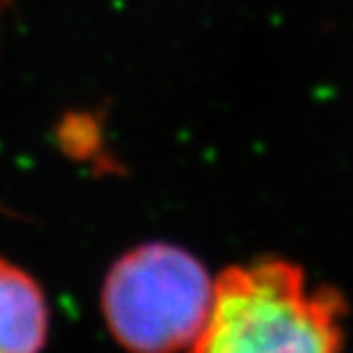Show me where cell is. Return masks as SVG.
Here are the masks:
<instances>
[{
	"label": "cell",
	"instance_id": "cell-1",
	"mask_svg": "<svg viewBox=\"0 0 353 353\" xmlns=\"http://www.w3.org/2000/svg\"><path fill=\"white\" fill-rule=\"evenodd\" d=\"M347 303L299 264L257 259L216 278L214 303L186 353H344Z\"/></svg>",
	"mask_w": 353,
	"mask_h": 353
},
{
	"label": "cell",
	"instance_id": "cell-3",
	"mask_svg": "<svg viewBox=\"0 0 353 353\" xmlns=\"http://www.w3.org/2000/svg\"><path fill=\"white\" fill-rule=\"evenodd\" d=\"M46 335L48 307L41 287L0 257V353H39Z\"/></svg>",
	"mask_w": 353,
	"mask_h": 353
},
{
	"label": "cell",
	"instance_id": "cell-2",
	"mask_svg": "<svg viewBox=\"0 0 353 353\" xmlns=\"http://www.w3.org/2000/svg\"><path fill=\"white\" fill-rule=\"evenodd\" d=\"M216 280L179 245L152 241L110 266L101 310L112 337L131 353L186 351L214 303Z\"/></svg>",
	"mask_w": 353,
	"mask_h": 353
},
{
	"label": "cell",
	"instance_id": "cell-4",
	"mask_svg": "<svg viewBox=\"0 0 353 353\" xmlns=\"http://www.w3.org/2000/svg\"><path fill=\"white\" fill-rule=\"evenodd\" d=\"M14 3H17V0H0V19L10 12V7H14Z\"/></svg>",
	"mask_w": 353,
	"mask_h": 353
}]
</instances>
